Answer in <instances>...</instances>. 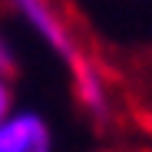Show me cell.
<instances>
[{
	"instance_id": "cell-4",
	"label": "cell",
	"mask_w": 152,
	"mask_h": 152,
	"mask_svg": "<svg viewBox=\"0 0 152 152\" xmlns=\"http://www.w3.org/2000/svg\"><path fill=\"white\" fill-rule=\"evenodd\" d=\"M13 113V86L7 80V73H0V119H7Z\"/></svg>"
},
{
	"instance_id": "cell-2",
	"label": "cell",
	"mask_w": 152,
	"mask_h": 152,
	"mask_svg": "<svg viewBox=\"0 0 152 152\" xmlns=\"http://www.w3.org/2000/svg\"><path fill=\"white\" fill-rule=\"evenodd\" d=\"M0 152H53V132L40 113L13 109L0 119Z\"/></svg>"
},
{
	"instance_id": "cell-5",
	"label": "cell",
	"mask_w": 152,
	"mask_h": 152,
	"mask_svg": "<svg viewBox=\"0 0 152 152\" xmlns=\"http://www.w3.org/2000/svg\"><path fill=\"white\" fill-rule=\"evenodd\" d=\"M13 66V56H10V50L4 46V40H0V73H10Z\"/></svg>"
},
{
	"instance_id": "cell-3",
	"label": "cell",
	"mask_w": 152,
	"mask_h": 152,
	"mask_svg": "<svg viewBox=\"0 0 152 152\" xmlns=\"http://www.w3.org/2000/svg\"><path fill=\"white\" fill-rule=\"evenodd\" d=\"M73 89L76 96H80V103L103 119L106 109H109V99H106V83H103V76H99V69L93 63H83V66H76L73 69Z\"/></svg>"
},
{
	"instance_id": "cell-1",
	"label": "cell",
	"mask_w": 152,
	"mask_h": 152,
	"mask_svg": "<svg viewBox=\"0 0 152 152\" xmlns=\"http://www.w3.org/2000/svg\"><path fill=\"white\" fill-rule=\"evenodd\" d=\"M10 4H13V7L23 13V20H27L30 27L69 63V69H76V66L86 63V60L80 56V50H76V40H73L69 30H66V20L50 7V0H10Z\"/></svg>"
}]
</instances>
